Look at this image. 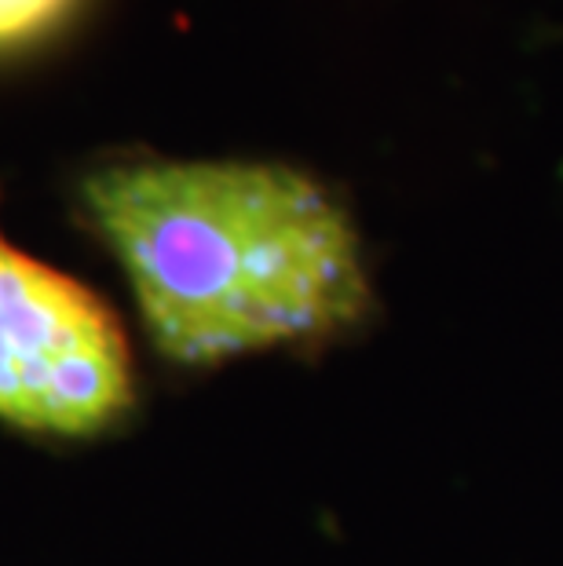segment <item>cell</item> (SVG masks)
Instances as JSON below:
<instances>
[{
  "label": "cell",
  "instance_id": "6da1fadb",
  "mask_svg": "<svg viewBox=\"0 0 563 566\" xmlns=\"http://www.w3.org/2000/svg\"><path fill=\"white\" fill-rule=\"evenodd\" d=\"M85 201L173 363L326 336L369 307L352 223L296 168L128 161L88 176Z\"/></svg>",
  "mask_w": 563,
  "mask_h": 566
},
{
  "label": "cell",
  "instance_id": "7a4b0ae2",
  "mask_svg": "<svg viewBox=\"0 0 563 566\" xmlns=\"http://www.w3.org/2000/svg\"><path fill=\"white\" fill-rule=\"evenodd\" d=\"M128 399L122 322L88 285L19 252L0 231V420L92 436Z\"/></svg>",
  "mask_w": 563,
  "mask_h": 566
},
{
  "label": "cell",
  "instance_id": "3957f363",
  "mask_svg": "<svg viewBox=\"0 0 563 566\" xmlns=\"http://www.w3.org/2000/svg\"><path fill=\"white\" fill-rule=\"evenodd\" d=\"M74 0H0V48L52 30Z\"/></svg>",
  "mask_w": 563,
  "mask_h": 566
}]
</instances>
